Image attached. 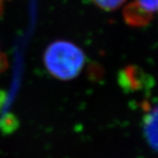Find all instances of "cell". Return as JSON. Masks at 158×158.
Listing matches in <instances>:
<instances>
[{
  "label": "cell",
  "mask_w": 158,
  "mask_h": 158,
  "mask_svg": "<svg viewBox=\"0 0 158 158\" xmlns=\"http://www.w3.org/2000/svg\"><path fill=\"white\" fill-rule=\"evenodd\" d=\"M8 67V60L6 55L0 50V72H3L7 69Z\"/></svg>",
  "instance_id": "5"
},
{
  "label": "cell",
  "mask_w": 158,
  "mask_h": 158,
  "mask_svg": "<svg viewBox=\"0 0 158 158\" xmlns=\"http://www.w3.org/2000/svg\"><path fill=\"white\" fill-rule=\"evenodd\" d=\"M125 1L126 0H93L96 6L105 10H114Z\"/></svg>",
  "instance_id": "4"
},
{
  "label": "cell",
  "mask_w": 158,
  "mask_h": 158,
  "mask_svg": "<svg viewBox=\"0 0 158 158\" xmlns=\"http://www.w3.org/2000/svg\"><path fill=\"white\" fill-rule=\"evenodd\" d=\"M7 1V0H0V15H1L2 10H3V6H4V3Z\"/></svg>",
  "instance_id": "6"
},
{
  "label": "cell",
  "mask_w": 158,
  "mask_h": 158,
  "mask_svg": "<svg viewBox=\"0 0 158 158\" xmlns=\"http://www.w3.org/2000/svg\"><path fill=\"white\" fill-rule=\"evenodd\" d=\"M44 64L48 72L60 80H72L81 73L86 63L84 52L75 44L57 40L51 43L44 52Z\"/></svg>",
  "instance_id": "1"
},
{
  "label": "cell",
  "mask_w": 158,
  "mask_h": 158,
  "mask_svg": "<svg viewBox=\"0 0 158 158\" xmlns=\"http://www.w3.org/2000/svg\"><path fill=\"white\" fill-rule=\"evenodd\" d=\"M143 130L149 145L158 152V104L146 110Z\"/></svg>",
  "instance_id": "3"
},
{
  "label": "cell",
  "mask_w": 158,
  "mask_h": 158,
  "mask_svg": "<svg viewBox=\"0 0 158 158\" xmlns=\"http://www.w3.org/2000/svg\"><path fill=\"white\" fill-rule=\"evenodd\" d=\"M158 14V0H133L126 6L124 18L131 26H145Z\"/></svg>",
  "instance_id": "2"
}]
</instances>
